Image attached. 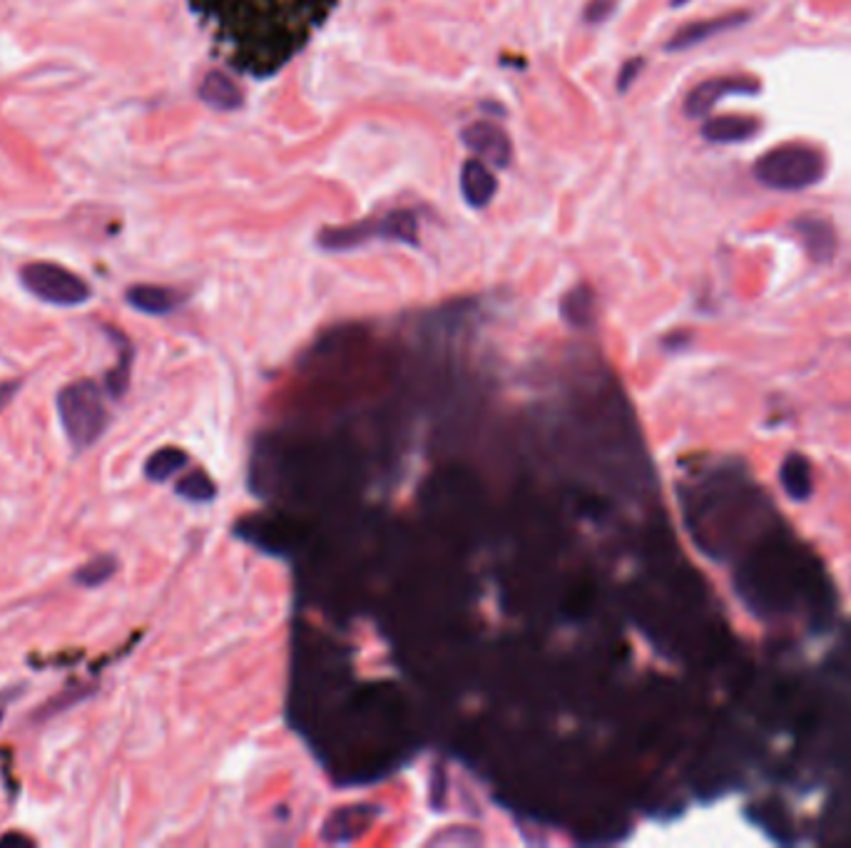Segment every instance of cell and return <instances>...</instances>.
Returning a JSON list of instances; mask_svg holds the SVG:
<instances>
[{
    "label": "cell",
    "mask_w": 851,
    "mask_h": 848,
    "mask_svg": "<svg viewBox=\"0 0 851 848\" xmlns=\"http://www.w3.org/2000/svg\"><path fill=\"white\" fill-rule=\"evenodd\" d=\"M239 73L277 75L324 28L339 0H190Z\"/></svg>",
    "instance_id": "1"
},
{
    "label": "cell",
    "mask_w": 851,
    "mask_h": 848,
    "mask_svg": "<svg viewBox=\"0 0 851 848\" xmlns=\"http://www.w3.org/2000/svg\"><path fill=\"white\" fill-rule=\"evenodd\" d=\"M827 175V160L822 152L802 142H787L774 150L764 152L754 165V177L764 187L779 189V192H799L809 189L824 180Z\"/></svg>",
    "instance_id": "2"
},
{
    "label": "cell",
    "mask_w": 851,
    "mask_h": 848,
    "mask_svg": "<svg viewBox=\"0 0 851 848\" xmlns=\"http://www.w3.org/2000/svg\"><path fill=\"white\" fill-rule=\"evenodd\" d=\"M58 418L70 446L78 453L88 451L103 436L107 421H110L98 383L90 381V378L68 383L58 393Z\"/></svg>",
    "instance_id": "3"
},
{
    "label": "cell",
    "mask_w": 851,
    "mask_h": 848,
    "mask_svg": "<svg viewBox=\"0 0 851 848\" xmlns=\"http://www.w3.org/2000/svg\"><path fill=\"white\" fill-rule=\"evenodd\" d=\"M369 242H399L419 247V219L409 209H394L356 224L326 227L317 234V244L324 252H351Z\"/></svg>",
    "instance_id": "4"
},
{
    "label": "cell",
    "mask_w": 851,
    "mask_h": 848,
    "mask_svg": "<svg viewBox=\"0 0 851 848\" xmlns=\"http://www.w3.org/2000/svg\"><path fill=\"white\" fill-rule=\"evenodd\" d=\"M20 282L33 296L53 306H80L93 296L85 279L60 264L33 262L20 269Z\"/></svg>",
    "instance_id": "5"
},
{
    "label": "cell",
    "mask_w": 851,
    "mask_h": 848,
    "mask_svg": "<svg viewBox=\"0 0 851 848\" xmlns=\"http://www.w3.org/2000/svg\"><path fill=\"white\" fill-rule=\"evenodd\" d=\"M461 140L468 150H473L476 155H481L483 160L491 162L493 167H501L506 170L513 160V145L511 137L506 135L503 127H498L496 122L478 120L473 125H468L461 132Z\"/></svg>",
    "instance_id": "6"
},
{
    "label": "cell",
    "mask_w": 851,
    "mask_h": 848,
    "mask_svg": "<svg viewBox=\"0 0 851 848\" xmlns=\"http://www.w3.org/2000/svg\"><path fill=\"white\" fill-rule=\"evenodd\" d=\"M757 80L745 78H712L692 88L685 97L687 117H705L715 110L717 102L725 95H752L757 93Z\"/></svg>",
    "instance_id": "7"
},
{
    "label": "cell",
    "mask_w": 851,
    "mask_h": 848,
    "mask_svg": "<svg viewBox=\"0 0 851 848\" xmlns=\"http://www.w3.org/2000/svg\"><path fill=\"white\" fill-rule=\"evenodd\" d=\"M747 20H749V13H745V10H732V13L717 15V18L697 20V23H690L685 25V28L677 30V33L670 38V43L665 45V50H670V53H680V50L695 48V45L715 38V35L727 33V30L732 28H740V25H745Z\"/></svg>",
    "instance_id": "8"
},
{
    "label": "cell",
    "mask_w": 851,
    "mask_h": 848,
    "mask_svg": "<svg viewBox=\"0 0 851 848\" xmlns=\"http://www.w3.org/2000/svg\"><path fill=\"white\" fill-rule=\"evenodd\" d=\"M794 232L802 239L804 249L814 262H829L837 254V229L829 219L817 214H804L794 219Z\"/></svg>",
    "instance_id": "9"
},
{
    "label": "cell",
    "mask_w": 851,
    "mask_h": 848,
    "mask_svg": "<svg viewBox=\"0 0 851 848\" xmlns=\"http://www.w3.org/2000/svg\"><path fill=\"white\" fill-rule=\"evenodd\" d=\"M498 182L481 160H468L461 167V194L468 207L483 209L496 197Z\"/></svg>",
    "instance_id": "10"
},
{
    "label": "cell",
    "mask_w": 851,
    "mask_h": 848,
    "mask_svg": "<svg viewBox=\"0 0 851 848\" xmlns=\"http://www.w3.org/2000/svg\"><path fill=\"white\" fill-rule=\"evenodd\" d=\"M197 95H200V100L205 102L207 107L219 112H232L244 105L242 88H239L232 78H227V73H222V70H210V73L202 78Z\"/></svg>",
    "instance_id": "11"
},
{
    "label": "cell",
    "mask_w": 851,
    "mask_h": 848,
    "mask_svg": "<svg viewBox=\"0 0 851 848\" xmlns=\"http://www.w3.org/2000/svg\"><path fill=\"white\" fill-rule=\"evenodd\" d=\"M127 304H130L132 309L142 311V314L165 316L172 314V311L182 304V294L170 289V286L137 284L127 289Z\"/></svg>",
    "instance_id": "12"
},
{
    "label": "cell",
    "mask_w": 851,
    "mask_h": 848,
    "mask_svg": "<svg viewBox=\"0 0 851 848\" xmlns=\"http://www.w3.org/2000/svg\"><path fill=\"white\" fill-rule=\"evenodd\" d=\"M759 132V122L745 115H722L712 117L702 125V137L717 145H732V142H745Z\"/></svg>",
    "instance_id": "13"
},
{
    "label": "cell",
    "mask_w": 851,
    "mask_h": 848,
    "mask_svg": "<svg viewBox=\"0 0 851 848\" xmlns=\"http://www.w3.org/2000/svg\"><path fill=\"white\" fill-rule=\"evenodd\" d=\"M779 480H782L784 490L792 500H807L814 490V478H812V466L804 456L792 453V456L784 458L782 468H779Z\"/></svg>",
    "instance_id": "14"
},
{
    "label": "cell",
    "mask_w": 851,
    "mask_h": 848,
    "mask_svg": "<svg viewBox=\"0 0 851 848\" xmlns=\"http://www.w3.org/2000/svg\"><path fill=\"white\" fill-rule=\"evenodd\" d=\"M190 463V456H187L182 448H160L157 453H152L150 458H147L145 463V475L150 480H155V483H162V480L172 478L175 473H180L182 468Z\"/></svg>",
    "instance_id": "15"
},
{
    "label": "cell",
    "mask_w": 851,
    "mask_h": 848,
    "mask_svg": "<svg viewBox=\"0 0 851 848\" xmlns=\"http://www.w3.org/2000/svg\"><path fill=\"white\" fill-rule=\"evenodd\" d=\"M595 296L588 286H575L568 296L563 299V316L573 326H585L593 321Z\"/></svg>",
    "instance_id": "16"
},
{
    "label": "cell",
    "mask_w": 851,
    "mask_h": 848,
    "mask_svg": "<svg viewBox=\"0 0 851 848\" xmlns=\"http://www.w3.org/2000/svg\"><path fill=\"white\" fill-rule=\"evenodd\" d=\"M175 490L180 498L190 500V503H210V500H214V495H217V485H214V480L205 471H190L187 475H182Z\"/></svg>",
    "instance_id": "17"
},
{
    "label": "cell",
    "mask_w": 851,
    "mask_h": 848,
    "mask_svg": "<svg viewBox=\"0 0 851 848\" xmlns=\"http://www.w3.org/2000/svg\"><path fill=\"white\" fill-rule=\"evenodd\" d=\"M117 341H120V364L105 376V388L112 398L125 396L127 386H130V366H132V346L120 331H115Z\"/></svg>",
    "instance_id": "18"
},
{
    "label": "cell",
    "mask_w": 851,
    "mask_h": 848,
    "mask_svg": "<svg viewBox=\"0 0 851 848\" xmlns=\"http://www.w3.org/2000/svg\"><path fill=\"white\" fill-rule=\"evenodd\" d=\"M115 572H117V558L115 555L105 553V555H98V558L88 560L85 565H80L78 572H75V582H78L80 587H100L105 585Z\"/></svg>",
    "instance_id": "19"
},
{
    "label": "cell",
    "mask_w": 851,
    "mask_h": 848,
    "mask_svg": "<svg viewBox=\"0 0 851 848\" xmlns=\"http://www.w3.org/2000/svg\"><path fill=\"white\" fill-rule=\"evenodd\" d=\"M618 8V0H590L583 10V20L588 25H603Z\"/></svg>",
    "instance_id": "20"
},
{
    "label": "cell",
    "mask_w": 851,
    "mask_h": 848,
    "mask_svg": "<svg viewBox=\"0 0 851 848\" xmlns=\"http://www.w3.org/2000/svg\"><path fill=\"white\" fill-rule=\"evenodd\" d=\"M642 68H645V60H642V58L628 60V63H625L623 68H620L618 93H625V90H630V85H633L635 80H638V75L642 73Z\"/></svg>",
    "instance_id": "21"
},
{
    "label": "cell",
    "mask_w": 851,
    "mask_h": 848,
    "mask_svg": "<svg viewBox=\"0 0 851 848\" xmlns=\"http://www.w3.org/2000/svg\"><path fill=\"white\" fill-rule=\"evenodd\" d=\"M5 846H25V848H30V846H33V839H28V836L15 834V831H10V834L0 836V848H5Z\"/></svg>",
    "instance_id": "22"
},
{
    "label": "cell",
    "mask_w": 851,
    "mask_h": 848,
    "mask_svg": "<svg viewBox=\"0 0 851 848\" xmlns=\"http://www.w3.org/2000/svg\"><path fill=\"white\" fill-rule=\"evenodd\" d=\"M15 388H18V383H3V386H0V408H3L5 401H8V398L13 396Z\"/></svg>",
    "instance_id": "23"
},
{
    "label": "cell",
    "mask_w": 851,
    "mask_h": 848,
    "mask_svg": "<svg viewBox=\"0 0 851 848\" xmlns=\"http://www.w3.org/2000/svg\"><path fill=\"white\" fill-rule=\"evenodd\" d=\"M3 714H5V709H3V704H0V722H3Z\"/></svg>",
    "instance_id": "24"
}]
</instances>
